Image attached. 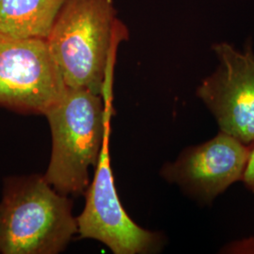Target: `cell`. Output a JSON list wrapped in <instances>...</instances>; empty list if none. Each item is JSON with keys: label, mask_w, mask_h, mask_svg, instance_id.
<instances>
[{"label": "cell", "mask_w": 254, "mask_h": 254, "mask_svg": "<svg viewBox=\"0 0 254 254\" xmlns=\"http://www.w3.org/2000/svg\"><path fill=\"white\" fill-rule=\"evenodd\" d=\"M218 64L196 94L218 123L220 131L247 145L254 144V53L251 45L241 52L228 43L212 47Z\"/></svg>", "instance_id": "6"}, {"label": "cell", "mask_w": 254, "mask_h": 254, "mask_svg": "<svg viewBox=\"0 0 254 254\" xmlns=\"http://www.w3.org/2000/svg\"><path fill=\"white\" fill-rule=\"evenodd\" d=\"M72 207L44 176L12 179L0 202V254L62 253L78 234Z\"/></svg>", "instance_id": "3"}, {"label": "cell", "mask_w": 254, "mask_h": 254, "mask_svg": "<svg viewBox=\"0 0 254 254\" xmlns=\"http://www.w3.org/2000/svg\"><path fill=\"white\" fill-rule=\"evenodd\" d=\"M66 89L47 40L0 33V106L45 115Z\"/></svg>", "instance_id": "4"}, {"label": "cell", "mask_w": 254, "mask_h": 254, "mask_svg": "<svg viewBox=\"0 0 254 254\" xmlns=\"http://www.w3.org/2000/svg\"><path fill=\"white\" fill-rule=\"evenodd\" d=\"M242 182L245 184L246 187L254 193V144Z\"/></svg>", "instance_id": "10"}, {"label": "cell", "mask_w": 254, "mask_h": 254, "mask_svg": "<svg viewBox=\"0 0 254 254\" xmlns=\"http://www.w3.org/2000/svg\"><path fill=\"white\" fill-rule=\"evenodd\" d=\"M109 134L110 130L87 190L85 207L76 218L78 235L99 241L114 254H154L163 245L162 236L137 225L119 198L110 166Z\"/></svg>", "instance_id": "5"}, {"label": "cell", "mask_w": 254, "mask_h": 254, "mask_svg": "<svg viewBox=\"0 0 254 254\" xmlns=\"http://www.w3.org/2000/svg\"><path fill=\"white\" fill-rule=\"evenodd\" d=\"M128 36L114 0H66L47 42L67 87L103 96L112 91L116 53Z\"/></svg>", "instance_id": "1"}, {"label": "cell", "mask_w": 254, "mask_h": 254, "mask_svg": "<svg viewBox=\"0 0 254 254\" xmlns=\"http://www.w3.org/2000/svg\"><path fill=\"white\" fill-rule=\"evenodd\" d=\"M66 0H0V33L19 39H45Z\"/></svg>", "instance_id": "8"}, {"label": "cell", "mask_w": 254, "mask_h": 254, "mask_svg": "<svg viewBox=\"0 0 254 254\" xmlns=\"http://www.w3.org/2000/svg\"><path fill=\"white\" fill-rule=\"evenodd\" d=\"M113 114L112 96L67 87L45 113L52 135L51 158L45 179L63 195H79L90 186Z\"/></svg>", "instance_id": "2"}, {"label": "cell", "mask_w": 254, "mask_h": 254, "mask_svg": "<svg viewBox=\"0 0 254 254\" xmlns=\"http://www.w3.org/2000/svg\"><path fill=\"white\" fill-rule=\"evenodd\" d=\"M221 254H254V236L232 242L225 246Z\"/></svg>", "instance_id": "9"}, {"label": "cell", "mask_w": 254, "mask_h": 254, "mask_svg": "<svg viewBox=\"0 0 254 254\" xmlns=\"http://www.w3.org/2000/svg\"><path fill=\"white\" fill-rule=\"evenodd\" d=\"M253 146L220 131L200 145L186 148L165 164L161 176L187 195L210 203L236 182L243 181Z\"/></svg>", "instance_id": "7"}]
</instances>
